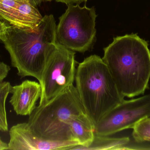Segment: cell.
I'll return each mask as SVG.
<instances>
[{"label": "cell", "mask_w": 150, "mask_h": 150, "mask_svg": "<svg viewBox=\"0 0 150 150\" xmlns=\"http://www.w3.org/2000/svg\"><path fill=\"white\" fill-rule=\"evenodd\" d=\"M85 114L76 86L73 85L51 99L39 104L29 115L27 123L31 131L43 140L73 141L69 120L73 117Z\"/></svg>", "instance_id": "277c9868"}, {"label": "cell", "mask_w": 150, "mask_h": 150, "mask_svg": "<svg viewBox=\"0 0 150 150\" xmlns=\"http://www.w3.org/2000/svg\"><path fill=\"white\" fill-rule=\"evenodd\" d=\"M0 131H1V130H0Z\"/></svg>", "instance_id": "ffe728a7"}, {"label": "cell", "mask_w": 150, "mask_h": 150, "mask_svg": "<svg viewBox=\"0 0 150 150\" xmlns=\"http://www.w3.org/2000/svg\"><path fill=\"white\" fill-rule=\"evenodd\" d=\"M68 6L56 26V43L74 52L84 53L90 49L96 36L95 9L79 4Z\"/></svg>", "instance_id": "5b68a950"}, {"label": "cell", "mask_w": 150, "mask_h": 150, "mask_svg": "<svg viewBox=\"0 0 150 150\" xmlns=\"http://www.w3.org/2000/svg\"><path fill=\"white\" fill-rule=\"evenodd\" d=\"M145 117H150V94L131 100H124L94 126V133L109 136L133 128Z\"/></svg>", "instance_id": "52a82bcc"}, {"label": "cell", "mask_w": 150, "mask_h": 150, "mask_svg": "<svg viewBox=\"0 0 150 150\" xmlns=\"http://www.w3.org/2000/svg\"><path fill=\"white\" fill-rule=\"evenodd\" d=\"M9 135L8 150H70L79 145L76 141H53L43 140L31 131L27 122L12 126Z\"/></svg>", "instance_id": "9c48e42d"}, {"label": "cell", "mask_w": 150, "mask_h": 150, "mask_svg": "<svg viewBox=\"0 0 150 150\" xmlns=\"http://www.w3.org/2000/svg\"><path fill=\"white\" fill-rule=\"evenodd\" d=\"M10 68L3 62L0 61V82H2L7 77Z\"/></svg>", "instance_id": "9a60e30c"}, {"label": "cell", "mask_w": 150, "mask_h": 150, "mask_svg": "<svg viewBox=\"0 0 150 150\" xmlns=\"http://www.w3.org/2000/svg\"><path fill=\"white\" fill-rule=\"evenodd\" d=\"M76 65L75 52L56 43L47 57L39 82L41 87L39 104L74 85Z\"/></svg>", "instance_id": "8992f818"}, {"label": "cell", "mask_w": 150, "mask_h": 150, "mask_svg": "<svg viewBox=\"0 0 150 150\" xmlns=\"http://www.w3.org/2000/svg\"><path fill=\"white\" fill-rule=\"evenodd\" d=\"M69 127L72 140L78 142L79 146L90 145L94 135V126L86 114L73 117L69 121Z\"/></svg>", "instance_id": "8fae6325"}, {"label": "cell", "mask_w": 150, "mask_h": 150, "mask_svg": "<svg viewBox=\"0 0 150 150\" xmlns=\"http://www.w3.org/2000/svg\"><path fill=\"white\" fill-rule=\"evenodd\" d=\"M56 26L54 16L46 15L34 29L9 26L0 37L21 78L33 77L40 82L47 57L56 43Z\"/></svg>", "instance_id": "7a4b0ae2"}, {"label": "cell", "mask_w": 150, "mask_h": 150, "mask_svg": "<svg viewBox=\"0 0 150 150\" xmlns=\"http://www.w3.org/2000/svg\"><path fill=\"white\" fill-rule=\"evenodd\" d=\"M12 94L10 103L15 112L22 116L30 115L36 108V104L41 94L39 82L26 80L18 85L12 86Z\"/></svg>", "instance_id": "30bf717a"}, {"label": "cell", "mask_w": 150, "mask_h": 150, "mask_svg": "<svg viewBox=\"0 0 150 150\" xmlns=\"http://www.w3.org/2000/svg\"><path fill=\"white\" fill-rule=\"evenodd\" d=\"M102 59L121 94L125 97L143 95L150 79L148 42L132 33L114 38L104 48Z\"/></svg>", "instance_id": "6da1fadb"}, {"label": "cell", "mask_w": 150, "mask_h": 150, "mask_svg": "<svg viewBox=\"0 0 150 150\" xmlns=\"http://www.w3.org/2000/svg\"><path fill=\"white\" fill-rule=\"evenodd\" d=\"M9 26L0 18V37L5 34Z\"/></svg>", "instance_id": "e0dca14e"}, {"label": "cell", "mask_w": 150, "mask_h": 150, "mask_svg": "<svg viewBox=\"0 0 150 150\" xmlns=\"http://www.w3.org/2000/svg\"><path fill=\"white\" fill-rule=\"evenodd\" d=\"M8 150V144L2 141L0 138V150Z\"/></svg>", "instance_id": "ac0fdd59"}, {"label": "cell", "mask_w": 150, "mask_h": 150, "mask_svg": "<svg viewBox=\"0 0 150 150\" xmlns=\"http://www.w3.org/2000/svg\"><path fill=\"white\" fill-rule=\"evenodd\" d=\"M11 88L9 82H0V130L4 132L8 131V129L5 104Z\"/></svg>", "instance_id": "4fadbf2b"}, {"label": "cell", "mask_w": 150, "mask_h": 150, "mask_svg": "<svg viewBox=\"0 0 150 150\" xmlns=\"http://www.w3.org/2000/svg\"><path fill=\"white\" fill-rule=\"evenodd\" d=\"M35 4H40L42 2L47 1H51L52 0H31Z\"/></svg>", "instance_id": "d6986e66"}, {"label": "cell", "mask_w": 150, "mask_h": 150, "mask_svg": "<svg viewBox=\"0 0 150 150\" xmlns=\"http://www.w3.org/2000/svg\"><path fill=\"white\" fill-rule=\"evenodd\" d=\"M0 18L12 26L34 29L43 17L31 0H0Z\"/></svg>", "instance_id": "ba28073f"}, {"label": "cell", "mask_w": 150, "mask_h": 150, "mask_svg": "<svg viewBox=\"0 0 150 150\" xmlns=\"http://www.w3.org/2000/svg\"><path fill=\"white\" fill-rule=\"evenodd\" d=\"M129 142L130 139L128 137H112L94 133L93 140L90 145L86 147L77 145L70 150H123Z\"/></svg>", "instance_id": "7c38bea8"}, {"label": "cell", "mask_w": 150, "mask_h": 150, "mask_svg": "<svg viewBox=\"0 0 150 150\" xmlns=\"http://www.w3.org/2000/svg\"><path fill=\"white\" fill-rule=\"evenodd\" d=\"M55 1L57 2L63 3L69 5L70 4H79L83 2L86 1L87 0H55Z\"/></svg>", "instance_id": "2e32d148"}, {"label": "cell", "mask_w": 150, "mask_h": 150, "mask_svg": "<svg viewBox=\"0 0 150 150\" xmlns=\"http://www.w3.org/2000/svg\"><path fill=\"white\" fill-rule=\"evenodd\" d=\"M75 81L86 113L94 126L124 100L98 55H91L79 63Z\"/></svg>", "instance_id": "3957f363"}, {"label": "cell", "mask_w": 150, "mask_h": 150, "mask_svg": "<svg viewBox=\"0 0 150 150\" xmlns=\"http://www.w3.org/2000/svg\"><path fill=\"white\" fill-rule=\"evenodd\" d=\"M132 136L137 143L150 142V117H145L133 127Z\"/></svg>", "instance_id": "5bb4252c"}]
</instances>
